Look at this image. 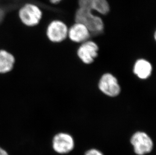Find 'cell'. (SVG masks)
Segmentation results:
<instances>
[{
	"mask_svg": "<svg viewBox=\"0 0 156 155\" xmlns=\"http://www.w3.org/2000/svg\"><path fill=\"white\" fill-rule=\"evenodd\" d=\"M5 17V12L2 8L0 7V25L3 22Z\"/></svg>",
	"mask_w": 156,
	"mask_h": 155,
	"instance_id": "13",
	"label": "cell"
},
{
	"mask_svg": "<svg viewBox=\"0 0 156 155\" xmlns=\"http://www.w3.org/2000/svg\"><path fill=\"white\" fill-rule=\"evenodd\" d=\"M98 86L102 93L111 98L116 97L121 93V87L118 79L110 73L102 75L99 80Z\"/></svg>",
	"mask_w": 156,
	"mask_h": 155,
	"instance_id": "4",
	"label": "cell"
},
{
	"mask_svg": "<svg viewBox=\"0 0 156 155\" xmlns=\"http://www.w3.org/2000/svg\"><path fill=\"white\" fill-rule=\"evenodd\" d=\"M80 7L96 11L102 15H106L110 11L107 0H78Z\"/></svg>",
	"mask_w": 156,
	"mask_h": 155,
	"instance_id": "10",
	"label": "cell"
},
{
	"mask_svg": "<svg viewBox=\"0 0 156 155\" xmlns=\"http://www.w3.org/2000/svg\"><path fill=\"white\" fill-rule=\"evenodd\" d=\"M75 20L86 26L91 34L99 35L103 32V21L99 16L94 15L92 11L80 7L75 13Z\"/></svg>",
	"mask_w": 156,
	"mask_h": 155,
	"instance_id": "1",
	"label": "cell"
},
{
	"mask_svg": "<svg viewBox=\"0 0 156 155\" xmlns=\"http://www.w3.org/2000/svg\"><path fill=\"white\" fill-rule=\"evenodd\" d=\"M130 143L136 155L149 154L153 149V141L148 134L142 131H137L133 134Z\"/></svg>",
	"mask_w": 156,
	"mask_h": 155,
	"instance_id": "3",
	"label": "cell"
},
{
	"mask_svg": "<svg viewBox=\"0 0 156 155\" xmlns=\"http://www.w3.org/2000/svg\"><path fill=\"white\" fill-rule=\"evenodd\" d=\"M153 66L149 60L139 59L136 60L133 67V73L140 80H147L152 75Z\"/></svg>",
	"mask_w": 156,
	"mask_h": 155,
	"instance_id": "11",
	"label": "cell"
},
{
	"mask_svg": "<svg viewBox=\"0 0 156 155\" xmlns=\"http://www.w3.org/2000/svg\"><path fill=\"white\" fill-rule=\"evenodd\" d=\"M18 15L22 25L28 28H33L40 23L43 13L41 9L37 5L27 3L20 8Z\"/></svg>",
	"mask_w": 156,
	"mask_h": 155,
	"instance_id": "2",
	"label": "cell"
},
{
	"mask_svg": "<svg viewBox=\"0 0 156 155\" xmlns=\"http://www.w3.org/2000/svg\"><path fill=\"white\" fill-rule=\"evenodd\" d=\"M84 155H104L103 153L99 150L91 149L88 150L85 153Z\"/></svg>",
	"mask_w": 156,
	"mask_h": 155,
	"instance_id": "12",
	"label": "cell"
},
{
	"mask_svg": "<svg viewBox=\"0 0 156 155\" xmlns=\"http://www.w3.org/2000/svg\"><path fill=\"white\" fill-rule=\"evenodd\" d=\"M68 28L62 21L54 20L49 23L46 28L48 40L53 43H59L68 37Z\"/></svg>",
	"mask_w": 156,
	"mask_h": 155,
	"instance_id": "5",
	"label": "cell"
},
{
	"mask_svg": "<svg viewBox=\"0 0 156 155\" xmlns=\"http://www.w3.org/2000/svg\"><path fill=\"white\" fill-rule=\"evenodd\" d=\"M91 33L86 26L75 22L68 28V37L71 41L76 43H82L90 40Z\"/></svg>",
	"mask_w": 156,
	"mask_h": 155,
	"instance_id": "8",
	"label": "cell"
},
{
	"mask_svg": "<svg viewBox=\"0 0 156 155\" xmlns=\"http://www.w3.org/2000/svg\"><path fill=\"white\" fill-rule=\"evenodd\" d=\"M0 155H9V154L3 148L0 147Z\"/></svg>",
	"mask_w": 156,
	"mask_h": 155,
	"instance_id": "14",
	"label": "cell"
},
{
	"mask_svg": "<svg viewBox=\"0 0 156 155\" xmlns=\"http://www.w3.org/2000/svg\"><path fill=\"white\" fill-rule=\"evenodd\" d=\"M16 64V58L13 53L6 48H0V75L10 74Z\"/></svg>",
	"mask_w": 156,
	"mask_h": 155,
	"instance_id": "9",
	"label": "cell"
},
{
	"mask_svg": "<svg viewBox=\"0 0 156 155\" xmlns=\"http://www.w3.org/2000/svg\"><path fill=\"white\" fill-rule=\"evenodd\" d=\"M99 47L97 43L88 40L82 43L77 50V56L84 64H90L99 54Z\"/></svg>",
	"mask_w": 156,
	"mask_h": 155,
	"instance_id": "6",
	"label": "cell"
},
{
	"mask_svg": "<svg viewBox=\"0 0 156 155\" xmlns=\"http://www.w3.org/2000/svg\"><path fill=\"white\" fill-rule=\"evenodd\" d=\"M52 146L56 153L66 154L71 152L75 146V142L71 135L66 133H59L55 135Z\"/></svg>",
	"mask_w": 156,
	"mask_h": 155,
	"instance_id": "7",
	"label": "cell"
},
{
	"mask_svg": "<svg viewBox=\"0 0 156 155\" xmlns=\"http://www.w3.org/2000/svg\"><path fill=\"white\" fill-rule=\"evenodd\" d=\"M50 1L53 4H57V3H59L62 0H50Z\"/></svg>",
	"mask_w": 156,
	"mask_h": 155,
	"instance_id": "15",
	"label": "cell"
}]
</instances>
